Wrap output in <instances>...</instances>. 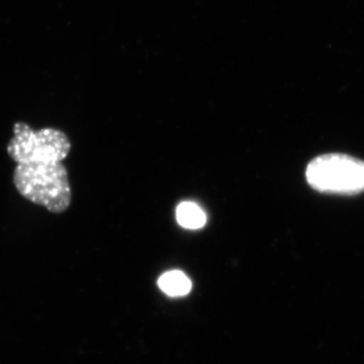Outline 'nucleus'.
Instances as JSON below:
<instances>
[{
  "instance_id": "nucleus-1",
  "label": "nucleus",
  "mask_w": 364,
  "mask_h": 364,
  "mask_svg": "<svg viewBox=\"0 0 364 364\" xmlns=\"http://www.w3.org/2000/svg\"><path fill=\"white\" fill-rule=\"evenodd\" d=\"M13 133L6 150L16 163V191L52 214L65 213L72 202L68 171L63 164L71 151L68 136L55 128L36 131L23 122L14 124Z\"/></svg>"
},
{
  "instance_id": "nucleus-2",
  "label": "nucleus",
  "mask_w": 364,
  "mask_h": 364,
  "mask_svg": "<svg viewBox=\"0 0 364 364\" xmlns=\"http://www.w3.org/2000/svg\"><path fill=\"white\" fill-rule=\"evenodd\" d=\"M306 181L321 193L354 195L364 191V162L343 154L322 155L306 167Z\"/></svg>"
},
{
  "instance_id": "nucleus-3",
  "label": "nucleus",
  "mask_w": 364,
  "mask_h": 364,
  "mask_svg": "<svg viewBox=\"0 0 364 364\" xmlns=\"http://www.w3.org/2000/svg\"><path fill=\"white\" fill-rule=\"evenodd\" d=\"M158 286L170 296H183L191 291V279L178 270L164 273L158 280Z\"/></svg>"
},
{
  "instance_id": "nucleus-4",
  "label": "nucleus",
  "mask_w": 364,
  "mask_h": 364,
  "mask_svg": "<svg viewBox=\"0 0 364 364\" xmlns=\"http://www.w3.org/2000/svg\"><path fill=\"white\" fill-rule=\"evenodd\" d=\"M176 219L186 229H200L205 226L207 217L200 205L195 203L183 202L176 208Z\"/></svg>"
}]
</instances>
